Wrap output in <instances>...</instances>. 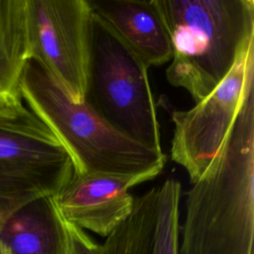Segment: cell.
Listing matches in <instances>:
<instances>
[{
	"label": "cell",
	"mask_w": 254,
	"mask_h": 254,
	"mask_svg": "<svg viewBox=\"0 0 254 254\" xmlns=\"http://www.w3.org/2000/svg\"><path fill=\"white\" fill-rule=\"evenodd\" d=\"M173 56L169 83L186 89L195 103L227 76L254 41L253 0H157Z\"/></svg>",
	"instance_id": "6da1fadb"
},
{
	"label": "cell",
	"mask_w": 254,
	"mask_h": 254,
	"mask_svg": "<svg viewBox=\"0 0 254 254\" xmlns=\"http://www.w3.org/2000/svg\"><path fill=\"white\" fill-rule=\"evenodd\" d=\"M20 88L26 106L54 132L71 157L75 175L157 177L163 171L167 161L163 152L125 136L85 101H73L64 86L33 59L25 66Z\"/></svg>",
	"instance_id": "7a4b0ae2"
},
{
	"label": "cell",
	"mask_w": 254,
	"mask_h": 254,
	"mask_svg": "<svg viewBox=\"0 0 254 254\" xmlns=\"http://www.w3.org/2000/svg\"><path fill=\"white\" fill-rule=\"evenodd\" d=\"M178 254H254V165L220 154L186 197Z\"/></svg>",
	"instance_id": "3957f363"
},
{
	"label": "cell",
	"mask_w": 254,
	"mask_h": 254,
	"mask_svg": "<svg viewBox=\"0 0 254 254\" xmlns=\"http://www.w3.org/2000/svg\"><path fill=\"white\" fill-rule=\"evenodd\" d=\"M148 68L93 14L84 101L125 136L151 150L163 152Z\"/></svg>",
	"instance_id": "277c9868"
},
{
	"label": "cell",
	"mask_w": 254,
	"mask_h": 254,
	"mask_svg": "<svg viewBox=\"0 0 254 254\" xmlns=\"http://www.w3.org/2000/svg\"><path fill=\"white\" fill-rule=\"evenodd\" d=\"M30 57L73 101L86 94L93 14L88 0H27Z\"/></svg>",
	"instance_id": "5b68a950"
},
{
	"label": "cell",
	"mask_w": 254,
	"mask_h": 254,
	"mask_svg": "<svg viewBox=\"0 0 254 254\" xmlns=\"http://www.w3.org/2000/svg\"><path fill=\"white\" fill-rule=\"evenodd\" d=\"M254 82V41L240 55L227 76L189 110L172 112L171 157L197 181L217 154L248 89Z\"/></svg>",
	"instance_id": "8992f818"
},
{
	"label": "cell",
	"mask_w": 254,
	"mask_h": 254,
	"mask_svg": "<svg viewBox=\"0 0 254 254\" xmlns=\"http://www.w3.org/2000/svg\"><path fill=\"white\" fill-rule=\"evenodd\" d=\"M182 186L174 179L134 197L130 214L100 245V254H178Z\"/></svg>",
	"instance_id": "52a82bcc"
},
{
	"label": "cell",
	"mask_w": 254,
	"mask_h": 254,
	"mask_svg": "<svg viewBox=\"0 0 254 254\" xmlns=\"http://www.w3.org/2000/svg\"><path fill=\"white\" fill-rule=\"evenodd\" d=\"M153 175H75L54 202L61 215L74 225L106 237L132 211L129 189L155 179Z\"/></svg>",
	"instance_id": "ba28073f"
},
{
	"label": "cell",
	"mask_w": 254,
	"mask_h": 254,
	"mask_svg": "<svg viewBox=\"0 0 254 254\" xmlns=\"http://www.w3.org/2000/svg\"><path fill=\"white\" fill-rule=\"evenodd\" d=\"M0 163L48 182L57 193L75 175L65 148L26 104L14 114L0 115Z\"/></svg>",
	"instance_id": "9c48e42d"
},
{
	"label": "cell",
	"mask_w": 254,
	"mask_h": 254,
	"mask_svg": "<svg viewBox=\"0 0 254 254\" xmlns=\"http://www.w3.org/2000/svg\"><path fill=\"white\" fill-rule=\"evenodd\" d=\"M93 14L147 67L171 62L170 34L157 0H88Z\"/></svg>",
	"instance_id": "30bf717a"
},
{
	"label": "cell",
	"mask_w": 254,
	"mask_h": 254,
	"mask_svg": "<svg viewBox=\"0 0 254 254\" xmlns=\"http://www.w3.org/2000/svg\"><path fill=\"white\" fill-rule=\"evenodd\" d=\"M30 59L27 0H0V115L25 107L20 87Z\"/></svg>",
	"instance_id": "8fae6325"
},
{
	"label": "cell",
	"mask_w": 254,
	"mask_h": 254,
	"mask_svg": "<svg viewBox=\"0 0 254 254\" xmlns=\"http://www.w3.org/2000/svg\"><path fill=\"white\" fill-rule=\"evenodd\" d=\"M13 254H60V212L52 195L32 200L0 229Z\"/></svg>",
	"instance_id": "7c38bea8"
},
{
	"label": "cell",
	"mask_w": 254,
	"mask_h": 254,
	"mask_svg": "<svg viewBox=\"0 0 254 254\" xmlns=\"http://www.w3.org/2000/svg\"><path fill=\"white\" fill-rule=\"evenodd\" d=\"M57 190L48 182L0 163V229L20 208L32 200L55 195Z\"/></svg>",
	"instance_id": "4fadbf2b"
},
{
	"label": "cell",
	"mask_w": 254,
	"mask_h": 254,
	"mask_svg": "<svg viewBox=\"0 0 254 254\" xmlns=\"http://www.w3.org/2000/svg\"><path fill=\"white\" fill-rule=\"evenodd\" d=\"M60 254H100V245L60 213Z\"/></svg>",
	"instance_id": "5bb4252c"
},
{
	"label": "cell",
	"mask_w": 254,
	"mask_h": 254,
	"mask_svg": "<svg viewBox=\"0 0 254 254\" xmlns=\"http://www.w3.org/2000/svg\"><path fill=\"white\" fill-rule=\"evenodd\" d=\"M0 254H13L9 246L0 239Z\"/></svg>",
	"instance_id": "9a60e30c"
}]
</instances>
